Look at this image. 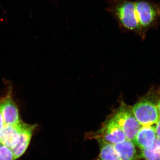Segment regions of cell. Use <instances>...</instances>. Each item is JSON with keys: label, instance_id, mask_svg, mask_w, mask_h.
<instances>
[{"label": "cell", "instance_id": "obj_2", "mask_svg": "<svg viewBox=\"0 0 160 160\" xmlns=\"http://www.w3.org/2000/svg\"><path fill=\"white\" fill-rule=\"evenodd\" d=\"M160 97L151 93L142 98L132 109V112L141 126H152L157 122L160 117L157 103Z\"/></svg>", "mask_w": 160, "mask_h": 160}, {"label": "cell", "instance_id": "obj_11", "mask_svg": "<svg viewBox=\"0 0 160 160\" xmlns=\"http://www.w3.org/2000/svg\"><path fill=\"white\" fill-rule=\"evenodd\" d=\"M100 152L96 160H121L115 150L113 145L106 142H98Z\"/></svg>", "mask_w": 160, "mask_h": 160}, {"label": "cell", "instance_id": "obj_17", "mask_svg": "<svg viewBox=\"0 0 160 160\" xmlns=\"http://www.w3.org/2000/svg\"></svg>", "mask_w": 160, "mask_h": 160}, {"label": "cell", "instance_id": "obj_3", "mask_svg": "<svg viewBox=\"0 0 160 160\" xmlns=\"http://www.w3.org/2000/svg\"><path fill=\"white\" fill-rule=\"evenodd\" d=\"M111 118L122 129L126 139L131 141L134 140L142 126L135 117L132 109L124 103L115 110Z\"/></svg>", "mask_w": 160, "mask_h": 160}, {"label": "cell", "instance_id": "obj_4", "mask_svg": "<svg viewBox=\"0 0 160 160\" xmlns=\"http://www.w3.org/2000/svg\"><path fill=\"white\" fill-rule=\"evenodd\" d=\"M89 139L97 140L114 145L127 139L122 129L112 118H110L103 123L101 129L88 135Z\"/></svg>", "mask_w": 160, "mask_h": 160}, {"label": "cell", "instance_id": "obj_14", "mask_svg": "<svg viewBox=\"0 0 160 160\" xmlns=\"http://www.w3.org/2000/svg\"><path fill=\"white\" fill-rule=\"evenodd\" d=\"M154 126L157 138L160 139V117L158 120L157 122L156 123V126Z\"/></svg>", "mask_w": 160, "mask_h": 160}, {"label": "cell", "instance_id": "obj_12", "mask_svg": "<svg viewBox=\"0 0 160 160\" xmlns=\"http://www.w3.org/2000/svg\"><path fill=\"white\" fill-rule=\"evenodd\" d=\"M139 158L145 160H160V139L157 138L152 146L142 149Z\"/></svg>", "mask_w": 160, "mask_h": 160}, {"label": "cell", "instance_id": "obj_16", "mask_svg": "<svg viewBox=\"0 0 160 160\" xmlns=\"http://www.w3.org/2000/svg\"><path fill=\"white\" fill-rule=\"evenodd\" d=\"M157 106L158 110L159 112V114L160 116V97L159 98L158 100Z\"/></svg>", "mask_w": 160, "mask_h": 160}, {"label": "cell", "instance_id": "obj_10", "mask_svg": "<svg viewBox=\"0 0 160 160\" xmlns=\"http://www.w3.org/2000/svg\"><path fill=\"white\" fill-rule=\"evenodd\" d=\"M113 147L121 160H138L140 158L135 145L131 140L126 139L115 144Z\"/></svg>", "mask_w": 160, "mask_h": 160}, {"label": "cell", "instance_id": "obj_15", "mask_svg": "<svg viewBox=\"0 0 160 160\" xmlns=\"http://www.w3.org/2000/svg\"><path fill=\"white\" fill-rule=\"evenodd\" d=\"M5 125V122H4L2 116V114H1V112H0V130L2 129L3 127H4Z\"/></svg>", "mask_w": 160, "mask_h": 160}, {"label": "cell", "instance_id": "obj_1", "mask_svg": "<svg viewBox=\"0 0 160 160\" xmlns=\"http://www.w3.org/2000/svg\"><path fill=\"white\" fill-rule=\"evenodd\" d=\"M118 22L123 29L144 33L138 20L135 2L130 0H118L112 8Z\"/></svg>", "mask_w": 160, "mask_h": 160}, {"label": "cell", "instance_id": "obj_8", "mask_svg": "<svg viewBox=\"0 0 160 160\" xmlns=\"http://www.w3.org/2000/svg\"><path fill=\"white\" fill-rule=\"evenodd\" d=\"M23 122L15 126L5 125L0 130V143L12 149L18 145Z\"/></svg>", "mask_w": 160, "mask_h": 160}, {"label": "cell", "instance_id": "obj_13", "mask_svg": "<svg viewBox=\"0 0 160 160\" xmlns=\"http://www.w3.org/2000/svg\"><path fill=\"white\" fill-rule=\"evenodd\" d=\"M0 160H14L12 149L0 143Z\"/></svg>", "mask_w": 160, "mask_h": 160}, {"label": "cell", "instance_id": "obj_7", "mask_svg": "<svg viewBox=\"0 0 160 160\" xmlns=\"http://www.w3.org/2000/svg\"><path fill=\"white\" fill-rule=\"evenodd\" d=\"M36 125H29L23 122L20 132V139L18 145L12 149L14 160L19 158L25 153L29 145Z\"/></svg>", "mask_w": 160, "mask_h": 160}, {"label": "cell", "instance_id": "obj_6", "mask_svg": "<svg viewBox=\"0 0 160 160\" xmlns=\"http://www.w3.org/2000/svg\"><path fill=\"white\" fill-rule=\"evenodd\" d=\"M11 92L0 99V112L5 125L15 126L22 122L17 106L12 99Z\"/></svg>", "mask_w": 160, "mask_h": 160}, {"label": "cell", "instance_id": "obj_9", "mask_svg": "<svg viewBox=\"0 0 160 160\" xmlns=\"http://www.w3.org/2000/svg\"><path fill=\"white\" fill-rule=\"evenodd\" d=\"M156 138L154 126H142L132 142L135 146L142 150L152 146Z\"/></svg>", "mask_w": 160, "mask_h": 160}, {"label": "cell", "instance_id": "obj_5", "mask_svg": "<svg viewBox=\"0 0 160 160\" xmlns=\"http://www.w3.org/2000/svg\"><path fill=\"white\" fill-rule=\"evenodd\" d=\"M135 3L139 23L144 32L157 22L160 16V9L156 4L145 0Z\"/></svg>", "mask_w": 160, "mask_h": 160}]
</instances>
